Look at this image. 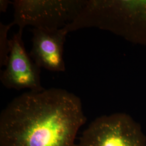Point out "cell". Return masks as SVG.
I'll return each mask as SVG.
<instances>
[{
    "label": "cell",
    "mask_w": 146,
    "mask_h": 146,
    "mask_svg": "<svg viewBox=\"0 0 146 146\" xmlns=\"http://www.w3.org/2000/svg\"><path fill=\"white\" fill-rule=\"evenodd\" d=\"M22 36L23 32L18 31L11 38V52L0 81L7 88L41 92L45 89L41 83V68L27 52Z\"/></svg>",
    "instance_id": "5"
},
{
    "label": "cell",
    "mask_w": 146,
    "mask_h": 146,
    "mask_svg": "<svg viewBox=\"0 0 146 146\" xmlns=\"http://www.w3.org/2000/svg\"><path fill=\"white\" fill-rule=\"evenodd\" d=\"M91 27L146 42V1H87L77 18L64 29L69 33Z\"/></svg>",
    "instance_id": "2"
},
{
    "label": "cell",
    "mask_w": 146,
    "mask_h": 146,
    "mask_svg": "<svg viewBox=\"0 0 146 146\" xmlns=\"http://www.w3.org/2000/svg\"><path fill=\"white\" fill-rule=\"evenodd\" d=\"M31 31L32 46L29 55L33 61L41 68L54 72H65L63 52L67 33L63 28H33Z\"/></svg>",
    "instance_id": "6"
},
{
    "label": "cell",
    "mask_w": 146,
    "mask_h": 146,
    "mask_svg": "<svg viewBox=\"0 0 146 146\" xmlns=\"http://www.w3.org/2000/svg\"><path fill=\"white\" fill-rule=\"evenodd\" d=\"M86 0H15L13 26L23 32L28 26L42 29H58L72 23L86 5Z\"/></svg>",
    "instance_id": "3"
},
{
    "label": "cell",
    "mask_w": 146,
    "mask_h": 146,
    "mask_svg": "<svg viewBox=\"0 0 146 146\" xmlns=\"http://www.w3.org/2000/svg\"><path fill=\"white\" fill-rule=\"evenodd\" d=\"M87 121L80 98L61 88L24 93L0 114V146H76Z\"/></svg>",
    "instance_id": "1"
},
{
    "label": "cell",
    "mask_w": 146,
    "mask_h": 146,
    "mask_svg": "<svg viewBox=\"0 0 146 146\" xmlns=\"http://www.w3.org/2000/svg\"><path fill=\"white\" fill-rule=\"evenodd\" d=\"M78 146H146L141 125L128 114L102 115L84 131Z\"/></svg>",
    "instance_id": "4"
},
{
    "label": "cell",
    "mask_w": 146,
    "mask_h": 146,
    "mask_svg": "<svg viewBox=\"0 0 146 146\" xmlns=\"http://www.w3.org/2000/svg\"><path fill=\"white\" fill-rule=\"evenodd\" d=\"M12 4V2L8 0H1L0 1V12L5 13L8 8L9 5Z\"/></svg>",
    "instance_id": "8"
},
{
    "label": "cell",
    "mask_w": 146,
    "mask_h": 146,
    "mask_svg": "<svg viewBox=\"0 0 146 146\" xmlns=\"http://www.w3.org/2000/svg\"><path fill=\"white\" fill-rule=\"evenodd\" d=\"M13 25L0 23V66H5L11 48V39H8V33Z\"/></svg>",
    "instance_id": "7"
}]
</instances>
